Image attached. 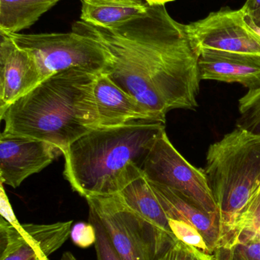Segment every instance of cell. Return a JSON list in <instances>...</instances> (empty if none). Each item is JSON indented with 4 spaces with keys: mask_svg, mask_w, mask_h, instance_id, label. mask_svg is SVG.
<instances>
[{
    "mask_svg": "<svg viewBox=\"0 0 260 260\" xmlns=\"http://www.w3.org/2000/svg\"><path fill=\"white\" fill-rule=\"evenodd\" d=\"M72 31L100 43L110 56L104 74L166 123L168 112L198 107V54L186 24L174 20L165 5L113 27L79 21Z\"/></svg>",
    "mask_w": 260,
    "mask_h": 260,
    "instance_id": "cell-1",
    "label": "cell"
},
{
    "mask_svg": "<svg viewBox=\"0 0 260 260\" xmlns=\"http://www.w3.org/2000/svg\"><path fill=\"white\" fill-rule=\"evenodd\" d=\"M98 76L73 68L44 79L0 114L3 134L48 142L64 154L76 139L99 128Z\"/></svg>",
    "mask_w": 260,
    "mask_h": 260,
    "instance_id": "cell-2",
    "label": "cell"
},
{
    "mask_svg": "<svg viewBox=\"0 0 260 260\" xmlns=\"http://www.w3.org/2000/svg\"><path fill=\"white\" fill-rule=\"evenodd\" d=\"M165 123H137L91 130L64 153V176L81 197L120 192L143 175L142 167Z\"/></svg>",
    "mask_w": 260,
    "mask_h": 260,
    "instance_id": "cell-3",
    "label": "cell"
},
{
    "mask_svg": "<svg viewBox=\"0 0 260 260\" xmlns=\"http://www.w3.org/2000/svg\"><path fill=\"white\" fill-rule=\"evenodd\" d=\"M204 173L218 209L221 247L240 212L259 187L260 134L236 126L209 146Z\"/></svg>",
    "mask_w": 260,
    "mask_h": 260,
    "instance_id": "cell-4",
    "label": "cell"
},
{
    "mask_svg": "<svg viewBox=\"0 0 260 260\" xmlns=\"http://www.w3.org/2000/svg\"><path fill=\"white\" fill-rule=\"evenodd\" d=\"M8 35L34 58L43 80L73 68L103 74L109 67V54L103 46L76 32Z\"/></svg>",
    "mask_w": 260,
    "mask_h": 260,
    "instance_id": "cell-5",
    "label": "cell"
},
{
    "mask_svg": "<svg viewBox=\"0 0 260 260\" xmlns=\"http://www.w3.org/2000/svg\"><path fill=\"white\" fill-rule=\"evenodd\" d=\"M142 171L148 181L168 186L205 212L219 216L204 171L197 169L183 157L171 143L166 131L157 138Z\"/></svg>",
    "mask_w": 260,
    "mask_h": 260,
    "instance_id": "cell-6",
    "label": "cell"
},
{
    "mask_svg": "<svg viewBox=\"0 0 260 260\" xmlns=\"http://www.w3.org/2000/svg\"><path fill=\"white\" fill-rule=\"evenodd\" d=\"M123 260H157L155 240L143 220L119 192L85 197Z\"/></svg>",
    "mask_w": 260,
    "mask_h": 260,
    "instance_id": "cell-7",
    "label": "cell"
},
{
    "mask_svg": "<svg viewBox=\"0 0 260 260\" xmlns=\"http://www.w3.org/2000/svg\"><path fill=\"white\" fill-rule=\"evenodd\" d=\"M242 9L224 8L186 24L197 53L218 50L260 58V37L246 23Z\"/></svg>",
    "mask_w": 260,
    "mask_h": 260,
    "instance_id": "cell-8",
    "label": "cell"
},
{
    "mask_svg": "<svg viewBox=\"0 0 260 260\" xmlns=\"http://www.w3.org/2000/svg\"><path fill=\"white\" fill-rule=\"evenodd\" d=\"M73 221L23 224L19 229L0 218V260H50L70 238Z\"/></svg>",
    "mask_w": 260,
    "mask_h": 260,
    "instance_id": "cell-9",
    "label": "cell"
},
{
    "mask_svg": "<svg viewBox=\"0 0 260 260\" xmlns=\"http://www.w3.org/2000/svg\"><path fill=\"white\" fill-rule=\"evenodd\" d=\"M61 154L62 151L59 148L48 142L2 133L1 183L18 187L25 179L42 171Z\"/></svg>",
    "mask_w": 260,
    "mask_h": 260,
    "instance_id": "cell-10",
    "label": "cell"
},
{
    "mask_svg": "<svg viewBox=\"0 0 260 260\" xmlns=\"http://www.w3.org/2000/svg\"><path fill=\"white\" fill-rule=\"evenodd\" d=\"M43 81L34 58L9 35L0 42V114Z\"/></svg>",
    "mask_w": 260,
    "mask_h": 260,
    "instance_id": "cell-11",
    "label": "cell"
},
{
    "mask_svg": "<svg viewBox=\"0 0 260 260\" xmlns=\"http://www.w3.org/2000/svg\"><path fill=\"white\" fill-rule=\"evenodd\" d=\"M99 127L137 123H163L137 99L121 89L105 74L96 79L94 88Z\"/></svg>",
    "mask_w": 260,
    "mask_h": 260,
    "instance_id": "cell-12",
    "label": "cell"
},
{
    "mask_svg": "<svg viewBox=\"0 0 260 260\" xmlns=\"http://www.w3.org/2000/svg\"><path fill=\"white\" fill-rule=\"evenodd\" d=\"M198 54L201 80L239 83L249 90L260 88V58L212 50Z\"/></svg>",
    "mask_w": 260,
    "mask_h": 260,
    "instance_id": "cell-13",
    "label": "cell"
},
{
    "mask_svg": "<svg viewBox=\"0 0 260 260\" xmlns=\"http://www.w3.org/2000/svg\"><path fill=\"white\" fill-rule=\"evenodd\" d=\"M148 182L168 219L185 221L194 226L201 234L214 255L222 240L219 216L205 212L180 192L168 186Z\"/></svg>",
    "mask_w": 260,
    "mask_h": 260,
    "instance_id": "cell-14",
    "label": "cell"
},
{
    "mask_svg": "<svg viewBox=\"0 0 260 260\" xmlns=\"http://www.w3.org/2000/svg\"><path fill=\"white\" fill-rule=\"evenodd\" d=\"M127 205L149 228L155 240L158 256L177 238L169 227V219L145 176L138 177L119 192Z\"/></svg>",
    "mask_w": 260,
    "mask_h": 260,
    "instance_id": "cell-15",
    "label": "cell"
},
{
    "mask_svg": "<svg viewBox=\"0 0 260 260\" xmlns=\"http://www.w3.org/2000/svg\"><path fill=\"white\" fill-rule=\"evenodd\" d=\"M81 21L113 27L147 13L150 5L143 0H81Z\"/></svg>",
    "mask_w": 260,
    "mask_h": 260,
    "instance_id": "cell-16",
    "label": "cell"
},
{
    "mask_svg": "<svg viewBox=\"0 0 260 260\" xmlns=\"http://www.w3.org/2000/svg\"><path fill=\"white\" fill-rule=\"evenodd\" d=\"M61 0H0V34L12 35L33 25Z\"/></svg>",
    "mask_w": 260,
    "mask_h": 260,
    "instance_id": "cell-17",
    "label": "cell"
},
{
    "mask_svg": "<svg viewBox=\"0 0 260 260\" xmlns=\"http://www.w3.org/2000/svg\"><path fill=\"white\" fill-rule=\"evenodd\" d=\"M244 241H260V186L240 212L222 246Z\"/></svg>",
    "mask_w": 260,
    "mask_h": 260,
    "instance_id": "cell-18",
    "label": "cell"
},
{
    "mask_svg": "<svg viewBox=\"0 0 260 260\" xmlns=\"http://www.w3.org/2000/svg\"><path fill=\"white\" fill-rule=\"evenodd\" d=\"M237 126L260 134V88L249 90L239 101Z\"/></svg>",
    "mask_w": 260,
    "mask_h": 260,
    "instance_id": "cell-19",
    "label": "cell"
},
{
    "mask_svg": "<svg viewBox=\"0 0 260 260\" xmlns=\"http://www.w3.org/2000/svg\"><path fill=\"white\" fill-rule=\"evenodd\" d=\"M216 260H260V241H238L217 249Z\"/></svg>",
    "mask_w": 260,
    "mask_h": 260,
    "instance_id": "cell-20",
    "label": "cell"
},
{
    "mask_svg": "<svg viewBox=\"0 0 260 260\" xmlns=\"http://www.w3.org/2000/svg\"><path fill=\"white\" fill-rule=\"evenodd\" d=\"M89 222L96 229V241L94 246L97 260H123L113 246L105 228L91 209H89Z\"/></svg>",
    "mask_w": 260,
    "mask_h": 260,
    "instance_id": "cell-21",
    "label": "cell"
},
{
    "mask_svg": "<svg viewBox=\"0 0 260 260\" xmlns=\"http://www.w3.org/2000/svg\"><path fill=\"white\" fill-rule=\"evenodd\" d=\"M169 227L179 241L197 250L212 255L201 234L194 226L179 220L169 219Z\"/></svg>",
    "mask_w": 260,
    "mask_h": 260,
    "instance_id": "cell-22",
    "label": "cell"
},
{
    "mask_svg": "<svg viewBox=\"0 0 260 260\" xmlns=\"http://www.w3.org/2000/svg\"><path fill=\"white\" fill-rule=\"evenodd\" d=\"M214 255L206 254L178 239L157 260H212Z\"/></svg>",
    "mask_w": 260,
    "mask_h": 260,
    "instance_id": "cell-23",
    "label": "cell"
},
{
    "mask_svg": "<svg viewBox=\"0 0 260 260\" xmlns=\"http://www.w3.org/2000/svg\"><path fill=\"white\" fill-rule=\"evenodd\" d=\"M70 238L75 245L85 249L94 245L96 241V229L91 223L78 222L71 228Z\"/></svg>",
    "mask_w": 260,
    "mask_h": 260,
    "instance_id": "cell-24",
    "label": "cell"
},
{
    "mask_svg": "<svg viewBox=\"0 0 260 260\" xmlns=\"http://www.w3.org/2000/svg\"><path fill=\"white\" fill-rule=\"evenodd\" d=\"M0 214H1V217H3L15 229H19L21 227V224H20L12 210V206L5 192L3 183H1V194H0Z\"/></svg>",
    "mask_w": 260,
    "mask_h": 260,
    "instance_id": "cell-25",
    "label": "cell"
},
{
    "mask_svg": "<svg viewBox=\"0 0 260 260\" xmlns=\"http://www.w3.org/2000/svg\"><path fill=\"white\" fill-rule=\"evenodd\" d=\"M260 8V0H247L241 9L245 14L250 13Z\"/></svg>",
    "mask_w": 260,
    "mask_h": 260,
    "instance_id": "cell-26",
    "label": "cell"
},
{
    "mask_svg": "<svg viewBox=\"0 0 260 260\" xmlns=\"http://www.w3.org/2000/svg\"><path fill=\"white\" fill-rule=\"evenodd\" d=\"M246 15L260 28V8L253 11V12H250V13L246 14Z\"/></svg>",
    "mask_w": 260,
    "mask_h": 260,
    "instance_id": "cell-27",
    "label": "cell"
},
{
    "mask_svg": "<svg viewBox=\"0 0 260 260\" xmlns=\"http://www.w3.org/2000/svg\"><path fill=\"white\" fill-rule=\"evenodd\" d=\"M143 1L146 2L150 6H157V5H165L174 0H143Z\"/></svg>",
    "mask_w": 260,
    "mask_h": 260,
    "instance_id": "cell-28",
    "label": "cell"
},
{
    "mask_svg": "<svg viewBox=\"0 0 260 260\" xmlns=\"http://www.w3.org/2000/svg\"><path fill=\"white\" fill-rule=\"evenodd\" d=\"M61 260H77L76 259L74 256H73V253H70V252L67 251L65 252V253H63L62 257H61Z\"/></svg>",
    "mask_w": 260,
    "mask_h": 260,
    "instance_id": "cell-29",
    "label": "cell"
},
{
    "mask_svg": "<svg viewBox=\"0 0 260 260\" xmlns=\"http://www.w3.org/2000/svg\"><path fill=\"white\" fill-rule=\"evenodd\" d=\"M212 260H216V259H215V256H214L213 259H212Z\"/></svg>",
    "mask_w": 260,
    "mask_h": 260,
    "instance_id": "cell-30",
    "label": "cell"
}]
</instances>
